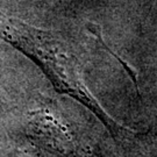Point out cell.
Instances as JSON below:
<instances>
[{
    "label": "cell",
    "instance_id": "cell-1",
    "mask_svg": "<svg viewBox=\"0 0 157 157\" xmlns=\"http://www.w3.org/2000/svg\"><path fill=\"white\" fill-rule=\"evenodd\" d=\"M0 37L32 57L57 90L82 102L113 133L128 130L102 108L89 90L84 79L80 45L70 35L40 29L13 17H0Z\"/></svg>",
    "mask_w": 157,
    "mask_h": 157
}]
</instances>
